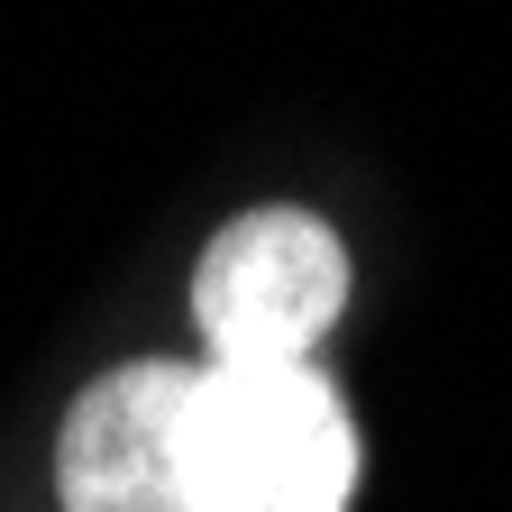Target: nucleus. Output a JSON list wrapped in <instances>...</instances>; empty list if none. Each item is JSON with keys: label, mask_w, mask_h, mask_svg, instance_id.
Returning a JSON list of instances; mask_svg holds the SVG:
<instances>
[{"label": "nucleus", "mask_w": 512, "mask_h": 512, "mask_svg": "<svg viewBox=\"0 0 512 512\" xmlns=\"http://www.w3.org/2000/svg\"><path fill=\"white\" fill-rule=\"evenodd\" d=\"M183 485L192 512H348L357 430L311 366H202L183 421Z\"/></svg>", "instance_id": "1"}, {"label": "nucleus", "mask_w": 512, "mask_h": 512, "mask_svg": "<svg viewBox=\"0 0 512 512\" xmlns=\"http://www.w3.org/2000/svg\"><path fill=\"white\" fill-rule=\"evenodd\" d=\"M339 311H348V247L302 202H256L220 220V238L192 266V330L229 375L311 366Z\"/></svg>", "instance_id": "2"}, {"label": "nucleus", "mask_w": 512, "mask_h": 512, "mask_svg": "<svg viewBox=\"0 0 512 512\" xmlns=\"http://www.w3.org/2000/svg\"><path fill=\"white\" fill-rule=\"evenodd\" d=\"M202 366L138 357L83 384L55 439V494L64 512H192L183 485V421Z\"/></svg>", "instance_id": "3"}]
</instances>
